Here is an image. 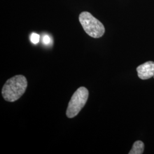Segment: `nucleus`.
I'll return each mask as SVG.
<instances>
[{
    "label": "nucleus",
    "mask_w": 154,
    "mask_h": 154,
    "mask_svg": "<svg viewBox=\"0 0 154 154\" xmlns=\"http://www.w3.org/2000/svg\"><path fill=\"white\" fill-rule=\"evenodd\" d=\"M42 40H43V43L46 45L50 44L51 42V38L48 35H45L43 37Z\"/></svg>",
    "instance_id": "0eeeda50"
},
{
    "label": "nucleus",
    "mask_w": 154,
    "mask_h": 154,
    "mask_svg": "<svg viewBox=\"0 0 154 154\" xmlns=\"http://www.w3.org/2000/svg\"></svg>",
    "instance_id": "6e6552de"
},
{
    "label": "nucleus",
    "mask_w": 154,
    "mask_h": 154,
    "mask_svg": "<svg viewBox=\"0 0 154 154\" xmlns=\"http://www.w3.org/2000/svg\"><path fill=\"white\" fill-rule=\"evenodd\" d=\"M28 86L27 79L22 75H18L8 79L2 90L4 99L13 102L20 98L25 92Z\"/></svg>",
    "instance_id": "f257e3e1"
},
{
    "label": "nucleus",
    "mask_w": 154,
    "mask_h": 154,
    "mask_svg": "<svg viewBox=\"0 0 154 154\" xmlns=\"http://www.w3.org/2000/svg\"><path fill=\"white\" fill-rule=\"evenodd\" d=\"M139 78L141 79H148L154 75V62L148 61L137 68Z\"/></svg>",
    "instance_id": "20e7f679"
},
{
    "label": "nucleus",
    "mask_w": 154,
    "mask_h": 154,
    "mask_svg": "<svg viewBox=\"0 0 154 154\" xmlns=\"http://www.w3.org/2000/svg\"><path fill=\"white\" fill-rule=\"evenodd\" d=\"M144 149V144L143 142L140 140L136 141L134 143L132 148L130 151L129 152V154H143Z\"/></svg>",
    "instance_id": "39448f33"
},
{
    "label": "nucleus",
    "mask_w": 154,
    "mask_h": 154,
    "mask_svg": "<svg viewBox=\"0 0 154 154\" xmlns=\"http://www.w3.org/2000/svg\"><path fill=\"white\" fill-rule=\"evenodd\" d=\"M39 35L37 33H33L30 35V41L34 44H38L39 41Z\"/></svg>",
    "instance_id": "423d86ee"
},
{
    "label": "nucleus",
    "mask_w": 154,
    "mask_h": 154,
    "mask_svg": "<svg viewBox=\"0 0 154 154\" xmlns=\"http://www.w3.org/2000/svg\"><path fill=\"white\" fill-rule=\"evenodd\" d=\"M88 90L85 87L78 88L70 99L67 109L66 116L69 118L77 116L86 103L88 99Z\"/></svg>",
    "instance_id": "7ed1b4c3"
},
{
    "label": "nucleus",
    "mask_w": 154,
    "mask_h": 154,
    "mask_svg": "<svg viewBox=\"0 0 154 154\" xmlns=\"http://www.w3.org/2000/svg\"><path fill=\"white\" fill-rule=\"evenodd\" d=\"M79 20L85 32L89 36L98 38L102 37L105 32V29L102 23L88 11L81 13Z\"/></svg>",
    "instance_id": "f03ea898"
}]
</instances>
